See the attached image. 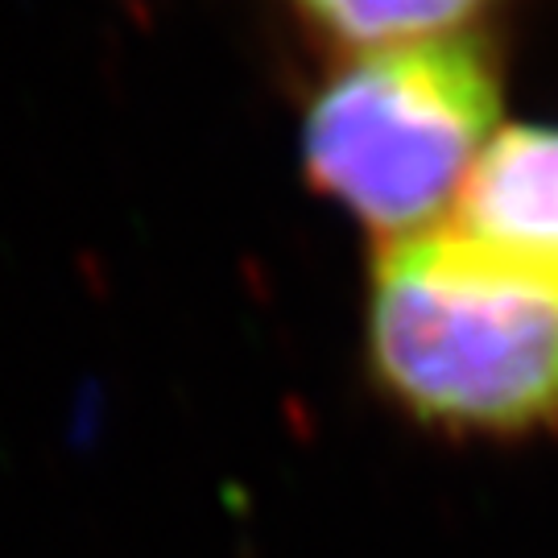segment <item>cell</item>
Segmentation results:
<instances>
[{"label": "cell", "instance_id": "cell-2", "mask_svg": "<svg viewBox=\"0 0 558 558\" xmlns=\"http://www.w3.org/2000/svg\"><path fill=\"white\" fill-rule=\"evenodd\" d=\"M500 120L480 41L377 46L323 92L302 133L306 170L368 228L405 240L442 228Z\"/></svg>", "mask_w": 558, "mask_h": 558}, {"label": "cell", "instance_id": "cell-4", "mask_svg": "<svg viewBox=\"0 0 558 558\" xmlns=\"http://www.w3.org/2000/svg\"><path fill=\"white\" fill-rule=\"evenodd\" d=\"M336 34L373 46L442 38L480 0H302Z\"/></svg>", "mask_w": 558, "mask_h": 558}, {"label": "cell", "instance_id": "cell-1", "mask_svg": "<svg viewBox=\"0 0 558 558\" xmlns=\"http://www.w3.org/2000/svg\"><path fill=\"white\" fill-rule=\"evenodd\" d=\"M385 393L451 435L558 430V299L451 228L389 240L368 299Z\"/></svg>", "mask_w": 558, "mask_h": 558}, {"label": "cell", "instance_id": "cell-3", "mask_svg": "<svg viewBox=\"0 0 558 558\" xmlns=\"http://www.w3.org/2000/svg\"><path fill=\"white\" fill-rule=\"evenodd\" d=\"M442 228L558 299V129L497 133Z\"/></svg>", "mask_w": 558, "mask_h": 558}]
</instances>
